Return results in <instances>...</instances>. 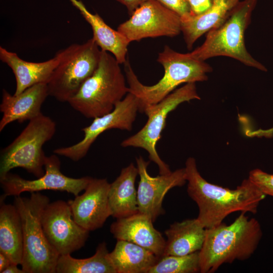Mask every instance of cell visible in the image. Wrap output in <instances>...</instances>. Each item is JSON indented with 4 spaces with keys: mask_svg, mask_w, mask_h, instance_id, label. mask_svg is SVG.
Instances as JSON below:
<instances>
[{
    "mask_svg": "<svg viewBox=\"0 0 273 273\" xmlns=\"http://www.w3.org/2000/svg\"><path fill=\"white\" fill-rule=\"evenodd\" d=\"M187 192L197 204L198 220L206 229L221 223L229 215L235 212L255 214L266 195L248 178L235 189H230L205 180L199 172L194 158L185 163Z\"/></svg>",
    "mask_w": 273,
    "mask_h": 273,
    "instance_id": "1",
    "label": "cell"
},
{
    "mask_svg": "<svg viewBox=\"0 0 273 273\" xmlns=\"http://www.w3.org/2000/svg\"><path fill=\"white\" fill-rule=\"evenodd\" d=\"M241 212L230 225L223 222L206 229L199 251L200 272H214L225 263L249 258L256 250L262 236L259 221Z\"/></svg>",
    "mask_w": 273,
    "mask_h": 273,
    "instance_id": "2",
    "label": "cell"
},
{
    "mask_svg": "<svg viewBox=\"0 0 273 273\" xmlns=\"http://www.w3.org/2000/svg\"><path fill=\"white\" fill-rule=\"evenodd\" d=\"M157 61L164 70L163 77L156 84L146 85L142 83L133 72L128 60L124 63L128 93L138 100L139 112L143 113L149 105L157 104L184 83H196L208 79L207 74L212 67L205 61L192 57L189 53L175 52L165 46L158 55Z\"/></svg>",
    "mask_w": 273,
    "mask_h": 273,
    "instance_id": "3",
    "label": "cell"
},
{
    "mask_svg": "<svg viewBox=\"0 0 273 273\" xmlns=\"http://www.w3.org/2000/svg\"><path fill=\"white\" fill-rule=\"evenodd\" d=\"M119 64L101 50L98 68L68 102L72 108L88 118L112 111L129 90Z\"/></svg>",
    "mask_w": 273,
    "mask_h": 273,
    "instance_id": "4",
    "label": "cell"
},
{
    "mask_svg": "<svg viewBox=\"0 0 273 273\" xmlns=\"http://www.w3.org/2000/svg\"><path fill=\"white\" fill-rule=\"evenodd\" d=\"M49 198L32 192L29 197L14 196L13 204L20 216L23 236L21 265L25 273H56L60 255L48 241L42 225L43 210Z\"/></svg>",
    "mask_w": 273,
    "mask_h": 273,
    "instance_id": "5",
    "label": "cell"
},
{
    "mask_svg": "<svg viewBox=\"0 0 273 273\" xmlns=\"http://www.w3.org/2000/svg\"><path fill=\"white\" fill-rule=\"evenodd\" d=\"M258 1H240L224 23L208 32L203 44L189 53L190 55L202 61L215 57H228L247 66L267 71L265 66L248 52L245 43V32Z\"/></svg>",
    "mask_w": 273,
    "mask_h": 273,
    "instance_id": "6",
    "label": "cell"
},
{
    "mask_svg": "<svg viewBox=\"0 0 273 273\" xmlns=\"http://www.w3.org/2000/svg\"><path fill=\"white\" fill-rule=\"evenodd\" d=\"M56 131V122L42 113L29 120L19 135L1 151L0 177L17 167L25 169L37 178L42 176L47 157L42 147Z\"/></svg>",
    "mask_w": 273,
    "mask_h": 273,
    "instance_id": "7",
    "label": "cell"
},
{
    "mask_svg": "<svg viewBox=\"0 0 273 273\" xmlns=\"http://www.w3.org/2000/svg\"><path fill=\"white\" fill-rule=\"evenodd\" d=\"M101 50L92 38L82 44L74 43L58 51V64L47 83L49 96L68 102L96 71Z\"/></svg>",
    "mask_w": 273,
    "mask_h": 273,
    "instance_id": "8",
    "label": "cell"
},
{
    "mask_svg": "<svg viewBox=\"0 0 273 273\" xmlns=\"http://www.w3.org/2000/svg\"><path fill=\"white\" fill-rule=\"evenodd\" d=\"M200 99L195 83H187L159 103L147 106L143 111L148 117L145 125L138 132L123 141L121 146L145 150L150 160L157 165L159 174L170 173L172 171L169 166L161 159L156 150L157 144L165 127L167 117L181 103Z\"/></svg>",
    "mask_w": 273,
    "mask_h": 273,
    "instance_id": "9",
    "label": "cell"
},
{
    "mask_svg": "<svg viewBox=\"0 0 273 273\" xmlns=\"http://www.w3.org/2000/svg\"><path fill=\"white\" fill-rule=\"evenodd\" d=\"M117 30L130 42L148 37H174L181 32L180 17L156 0H149L136 9Z\"/></svg>",
    "mask_w": 273,
    "mask_h": 273,
    "instance_id": "10",
    "label": "cell"
},
{
    "mask_svg": "<svg viewBox=\"0 0 273 273\" xmlns=\"http://www.w3.org/2000/svg\"><path fill=\"white\" fill-rule=\"evenodd\" d=\"M138 111V98L128 93L112 111L94 118L88 126L81 129L84 133L82 140L72 146L56 149L54 153L78 161L85 156L92 144L104 131L110 129L131 130Z\"/></svg>",
    "mask_w": 273,
    "mask_h": 273,
    "instance_id": "11",
    "label": "cell"
},
{
    "mask_svg": "<svg viewBox=\"0 0 273 273\" xmlns=\"http://www.w3.org/2000/svg\"><path fill=\"white\" fill-rule=\"evenodd\" d=\"M61 162L56 154L47 156L44 164L45 173L34 180L25 179L16 174L8 173L0 177L4 198L18 196L25 192H37L43 190L64 191L75 196L84 190L93 177L84 176L72 178L61 171Z\"/></svg>",
    "mask_w": 273,
    "mask_h": 273,
    "instance_id": "12",
    "label": "cell"
},
{
    "mask_svg": "<svg viewBox=\"0 0 273 273\" xmlns=\"http://www.w3.org/2000/svg\"><path fill=\"white\" fill-rule=\"evenodd\" d=\"M41 222L48 241L60 255L78 250L88 237L89 231L74 220L68 202H49L43 210Z\"/></svg>",
    "mask_w": 273,
    "mask_h": 273,
    "instance_id": "13",
    "label": "cell"
},
{
    "mask_svg": "<svg viewBox=\"0 0 273 273\" xmlns=\"http://www.w3.org/2000/svg\"><path fill=\"white\" fill-rule=\"evenodd\" d=\"M140 176L137 190L139 212L149 216L153 222L164 213L162 202L166 194L172 188L187 183L185 167L170 173L151 176L148 172L150 161L142 156L135 158Z\"/></svg>",
    "mask_w": 273,
    "mask_h": 273,
    "instance_id": "14",
    "label": "cell"
},
{
    "mask_svg": "<svg viewBox=\"0 0 273 273\" xmlns=\"http://www.w3.org/2000/svg\"><path fill=\"white\" fill-rule=\"evenodd\" d=\"M110 185L106 178H92L82 195L68 202L74 220L82 228L89 232L96 230L111 216Z\"/></svg>",
    "mask_w": 273,
    "mask_h": 273,
    "instance_id": "15",
    "label": "cell"
},
{
    "mask_svg": "<svg viewBox=\"0 0 273 273\" xmlns=\"http://www.w3.org/2000/svg\"><path fill=\"white\" fill-rule=\"evenodd\" d=\"M49 96L47 83L33 85L17 95H12L3 89L0 111L3 113L0 121V131L9 123H22L40 115L41 106Z\"/></svg>",
    "mask_w": 273,
    "mask_h": 273,
    "instance_id": "16",
    "label": "cell"
},
{
    "mask_svg": "<svg viewBox=\"0 0 273 273\" xmlns=\"http://www.w3.org/2000/svg\"><path fill=\"white\" fill-rule=\"evenodd\" d=\"M154 222L147 215L138 213L117 218L110 226V232L117 240L128 241L153 252L156 256H163L166 240L153 225Z\"/></svg>",
    "mask_w": 273,
    "mask_h": 273,
    "instance_id": "17",
    "label": "cell"
},
{
    "mask_svg": "<svg viewBox=\"0 0 273 273\" xmlns=\"http://www.w3.org/2000/svg\"><path fill=\"white\" fill-rule=\"evenodd\" d=\"M241 0H214L203 14L180 17V28L189 50L204 34L219 27Z\"/></svg>",
    "mask_w": 273,
    "mask_h": 273,
    "instance_id": "18",
    "label": "cell"
},
{
    "mask_svg": "<svg viewBox=\"0 0 273 273\" xmlns=\"http://www.w3.org/2000/svg\"><path fill=\"white\" fill-rule=\"evenodd\" d=\"M0 60L12 70L16 79L17 95L27 88L38 83H48L58 62V57L42 62H31L20 58L14 52L1 46Z\"/></svg>",
    "mask_w": 273,
    "mask_h": 273,
    "instance_id": "19",
    "label": "cell"
},
{
    "mask_svg": "<svg viewBox=\"0 0 273 273\" xmlns=\"http://www.w3.org/2000/svg\"><path fill=\"white\" fill-rule=\"evenodd\" d=\"M164 233L167 240L163 256H183L201 250L206 228L197 218L188 219L172 223Z\"/></svg>",
    "mask_w": 273,
    "mask_h": 273,
    "instance_id": "20",
    "label": "cell"
},
{
    "mask_svg": "<svg viewBox=\"0 0 273 273\" xmlns=\"http://www.w3.org/2000/svg\"><path fill=\"white\" fill-rule=\"evenodd\" d=\"M139 174L133 163L123 168L119 175L110 185L109 203L111 216L117 218L133 215L139 212L137 190L135 181Z\"/></svg>",
    "mask_w": 273,
    "mask_h": 273,
    "instance_id": "21",
    "label": "cell"
},
{
    "mask_svg": "<svg viewBox=\"0 0 273 273\" xmlns=\"http://www.w3.org/2000/svg\"><path fill=\"white\" fill-rule=\"evenodd\" d=\"M90 25L93 38L102 51L111 53L119 64L126 59L129 40L118 30L108 26L98 14L90 13L79 0H69Z\"/></svg>",
    "mask_w": 273,
    "mask_h": 273,
    "instance_id": "22",
    "label": "cell"
},
{
    "mask_svg": "<svg viewBox=\"0 0 273 273\" xmlns=\"http://www.w3.org/2000/svg\"><path fill=\"white\" fill-rule=\"evenodd\" d=\"M0 252L12 263L21 265L23 253V236L19 213L14 204L1 201Z\"/></svg>",
    "mask_w": 273,
    "mask_h": 273,
    "instance_id": "23",
    "label": "cell"
},
{
    "mask_svg": "<svg viewBox=\"0 0 273 273\" xmlns=\"http://www.w3.org/2000/svg\"><path fill=\"white\" fill-rule=\"evenodd\" d=\"M109 257L116 273H148L160 258L147 249L121 240H117Z\"/></svg>",
    "mask_w": 273,
    "mask_h": 273,
    "instance_id": "24",
    "label": "cell"
},
{
    "mask_svg": "<svg viewBox=\"0 0 273 273\" xmlns=\"http://www.w3.org/2000/svg\"><path fill=\"white\" fill-rule=\"evenodd\" d=\"M105 242L99 244L95 254L88 258L77 259L71 254L61 255L58 258L57 273H116L109 259Z\"/></svg>",
    "mask_w": 273,
    "mask_h": 273,
    "instance_id": "25",
    "label": "cell"
},
{
    "mask_svg": "<svg viewBox=\"0 0 273 273\" xmlns=\"http://www.w3.org/2000/svg\"><path fill=\"white\" fill-rule=\"evenodd\" d=\"M200 272L199 251L186 255L160 257L148 273H196Z\"/></svg>",
    "mask_w": 273,
    "mask_h": 273,
    "instance_id": "26",
    "label": "cell"
},
{
    "mask_svg": "<svg viewBox=\"0 0 273 273\" xmlns=\"http://www.w3.org/2000/svg\"><path fill=\"white\" fill-rule=\"evenodd\" d=\"M248 178L265 195L273 197V173L254 169L250 171Z\"/></svg>",
    "mask_w": 273,
    "mask_h": 273,
    "instance_id": "27",
    "label": "cell"
},
{
    "mask_svg": "<svg viewBox=\"0 0 273 273\" xmlns=\"http://www.w3.org/2000/svg\"><path fill=\"white\" fill-rule=\"evenodd\" d=\"M168 9L177 14L180 17L191 14L187 0H156Z\"/></svg>",
    "mask_w": 273,
    "mask_h": 273,
    "instance_id": "28",
    "label": "cell"
},
{
    "mask_svg": "<svg viewBox=\"0 0 273 273\" xmlns=\"http://www.w3.org/2000/svg\"><path fill=\"white\" fill-rule=\"evenodd\" d=\"M191 14L198 15L205 12L212 6L214 0H187Z\"/></svg>",
    "mask_w": 273,
    "mask_h": 273,
    "instance_id": "29",
    "label": "cell"
},
{
    "mask_svg": "<svg viewBox=\"0 0 273 273\" xmlns=\"http://www.w3.org/2000/svg\"><path fill=\"white\" fill-rule=\"evenodd\" d=\"M124 5L130 15L142 4L149 0H115Z\"/></svg>",
    "mask_w": 273,
    "mask_h": 273,
    "instance_id": "30",
    "label": "cell"
},
{
    "mask_svg": "<svg viewBox=\"0 0 273 273\" xmlns=\"http://www.w3.org/2000/svg\"><path fill=\"white\" fill-rule=\"evenodd\" d=\"M11 263L12 262L7 255L0 252V272L2 273Z\"/></svg>",
    "mask_w": 273,
    "mask_h": 273,
    "instance_id": "31",
    "label": "cell"
},
{
    "mask_svg": "<svg viewBox=\"0 0 273 273\" xmlns=\"http://www.w3.org/2000/svg\"><path fill=\"white\" fill-rule=\"evenodd\" d=\"M255 134L256 137H271L273 135V127L266 130L261 129L255 130Z\"/></svg>",
    "mask_w": 273,
    "mask_h": 273,
    "instance_id": "32",
    "label": "cell"
},
{
    "mask_svg": "<svg viewBox=\"0 0 273 273\" xmlns=\"http://www.w3.org/2000/svg\"><path fill=\"white\" fill-rule=\"evenodd\" d=\"M17 264L11 263L2 273H25L22 269L18 267Z\"/></svg>",
    "mask_w": 273,
    "mask_h": 273,
    "instance_id": "33",
    "label": "cell"
}]
</instances>
